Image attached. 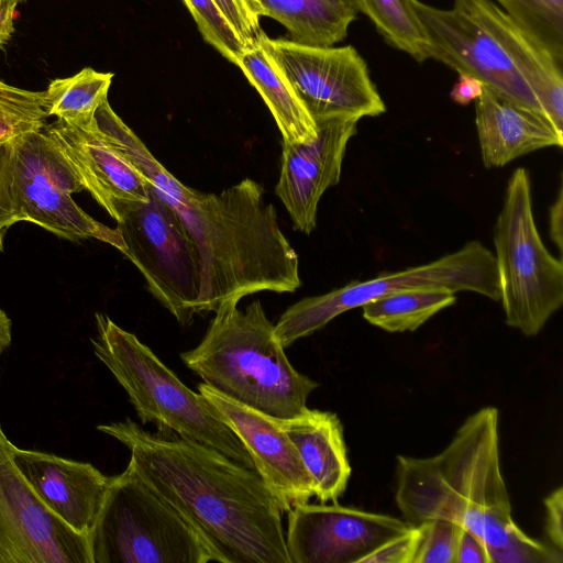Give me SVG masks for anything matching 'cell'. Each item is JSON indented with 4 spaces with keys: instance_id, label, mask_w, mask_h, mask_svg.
<instances>
[{
    "instance_id": "obj_12",
    "label": "cell",
    "mask_w": 563,
    "mask_h": 563,
    "mask_svg": "<svg viewBox=\"0 0 563 563\" xmlns=\"http://www.w3.org/2000/svg\"><path fill=\"white\" fill-rule=\"evenodd\" d=\"M412 3L428 41L429 58L478 79L484 87L511 101L544 113L488 22L482 0H454L451 9H438L419 0Z\"/></svg>"
},
{
    "instance_id": "obj_27",
    "label": "cell",
    "mask_w": 563,
    "mask_h": 563,
    "mask_svg": "<svg viewBox=\"0 0 563 563\" xmlns=\"http://www.w3.org/2000/svg\"><path fill=\"white\" fill-rule=\"evenodd\" d=\"M504 11L563 66V0H498Z\"/></svg>"
},
{
    "instance_id": "obj_4",
    "label": "cell",
    "mask_w": 563,
    "mask_h": 563,
    "mask_svg": "<svg viewBox=\"0 0 563 563\" xmlns=\"http://www.w3.org/2000/svg\"><path fill=\"white\" fill-rule=\"evenodd\" d=\"M239 301L221 302L200 343L180 353L181 361L234 401L276 420L300 416L319 384L290 364L261 301L245 310Z\"/></svg>"
},
{
    "instance_id": "obj_37",
    "label": "cell",
    "mask_w": 563,
    "mask_h": 563,
    "mask_svg": "<svg viewBox=\"0 0 563 563\" xmlns=\"http://www.w3.org/2000/svg\"><path fill=\"white\" fill-rule=\"evenodd\" d=\"M484 90V85L476 78L459 74V78L450 92L451 99L460 104L466 106L477 100Z\"/></svg>"
},
{
    "instance_id": "obj_8",
    "label": "cell",
    "mask_w": 563,
    "mask_h": 563,
    "mask_svg": "<svg viewBox=\"0 0 563 563\" xmlns=\"http://www.w3.org/2000/svg\"><path fill=\"white\" fill-rule=\"evenodd\" d=\"M421 287L473 291L496 301L500 298L494 254L479 241H471L430 263L351 282L330 292L306 297L286 309L274 325V334L286 349L347 310L362 308L391 292Z\"/></svg>"
},
{
    "instance_id": "obj_1",
    "label": "cell",
    "mask_w": 563,
    "mask_h": 563,
    "mask_svg": "<svg viewBox=\"0 0 563 563\" xmlns=\"http://www.w3.org/2000/svg\"><path fill=\"white\" fill-rule=\"evenodd\" d=\"M93 131L148 181L172 207L194 240L201 261L197 312H211L227 299L258 291L292 292L300 285L298 254L252 179L202 194L180 183L112 110L108 100L95 113Z\"/></svg>"
},
{
    "instance_id": "obj_34",
    "label": "cell",
    "mask_w": 563,
    "mask_h": 563,
    "mask_svg": "<svg viewBox=\"0 0 563 563\" xmlns=\"http://www.w3.org/2000/svg\"><path fill=\"white\" fill-rule=\"evenodd\" d=\"M421 536L420 525L388 540L362 560V563H413Z\"/></svg>"
},
{
    "instance_id": "obj_30",
    "label": "cell",
    "mask_w": 563,
    "mask_h": 563,
    "mask_svg": "<svg viewBox=\"0 0 563 563\" xmlns=\"http://www.w3.org/2000/svg\"><path fill=\"white\" fill-rule=\"evenodd\" d=\"M418 525H420L421 536L413 563H456L463 527L443 518Z\"/></svg>"
},
{
    "instance_id": "obj_11",
    "label": "cell",
    "mask_w": 563,
    "mask_h": 563,
    "mask_svg": "<svg viewBox=\"0 0 563 563\" xmlns=\"http://www.w3.org/2000/svg\"><path fill=\"white\" fill-rule=\"evenodd\" d=\"M262 47L291 85L313 120L358 121L386 111L367 65L353 46H314L265 35Z\"/></svg>"
},
{
    "instance_id": "obj_21",
    "label": "cell",
    "mask_w": 563,
    "mask_h": 563,
    "mask_svg": "<svg viewBox=\"0 0 563 563\" xmlns=\"http://www.w3.org/2000/svg\"><path fill=\"white\" fill-rule=\"evenodd\" d=\"M482 7L516 67L534 92L543 112L563 131V66L498 5L490 0H482Z\"/></svg>"
},
{
    "instance_id": "obj_14",
    "label": "cell",
    "mask_w": 563,
    "mask_h": 563,
    "mask_svg": "<svg viewBox=\"0 0 563 563\" xmlns=\"http://www.w3.org/2000/svg\"><path fill=\"white\" fill-rule=\"evenodd\" d=\"M286 549L290 563H362L412 525L388 515L333 503L301 504L288 512Z\"/></svg>"
},
{
    "instance_id": "obj_35",
    "label": "cell",
    "mask_w": 563,
    "mask_h": 563,
    "mask_svg": "<svg viewBox=\"0 0 563 563\" xmlns=\"http://www.w3.org/2000/svg\"><path fill=\"white\" fill-rule=\"evenodd\" d=\"M545 532L551 545L563 552V488L560 486L544 499Z\"/></svg>"
},
{
    "instance_id": "obj_18",
    "label": "cell",
    "mask_w": 563,
    "mask_h": 563,
    "mask_svg": "<svg viewBox=\"0 0 563 563\" xmlns=\"http://www.w3.org/2000/svg\"><path fill=\"white\" fill-rule=\"evenodd\" d=\"M85 190L111 216L122 201H146L150 185L145 177L119 156L93 131L60 120L44 126Z\"/></svg>"
},
{
    "instance_id": "obj_10",
    "label": "cell",
    "mask_w": 563,
    "mask_h": 563,
    "mask_svg": "<svg viewBox=\"0 0 563 563\" xmlns=\"http://www.w3.org/2000/svg\"><path fill=\"white\" fill-rule=\"evenodd\" d=\"M11 142L12 187L20 221L66 240L97 239L125 252L117 229L98 222L74 201L71 195L85 187L44 128Z\"/></svg>"
},
{
    "instance_id": "obj_25",
    "label": "cell",
    "mask_w": 563,
    "mask_h": 563,
    "mask_svg": "<svg viewBox=\"0 0 563 563\" xmlns=\"http://www.w3.org/2000/svg\"><path fill=\"white\" fill-rule=\"evenodd\" d=\"M112 73H100L90 67L67 78H57L45 90L48 117L55 115L67 124L89 130L95 113L108 100Z\"/></svg>"
},
{
    "instance_id": "obj_24",
    "label": "cell",
    "mask_w": 563,
    "mask_h": 563,
    "mask_svg": "<svg viewBox=\"0 0 563 563\" xmlns=\"http://www.w3.org/2000/svg\"><path fill=\"white\" fill-rule=\"evenodd\" d=\"M455 301V292L449 288L421 287L379 297L362 309L364 319L371 324L388 332H406L417 330Z\"/></svg>"
},
{
    "instance_id": "obj_40",
    "label": "cell",
    "mask_w": 563,
    "mask_h": 563,
    "mask_svg": "<svg viewBox=\"0 0 563 563\" xmlns=\"http://www.w3.org/2000/svg\"><path fill=\"white\" fill-rule=\"evenodd\" d=\"M11 343V320L0 308V356Z\"/></svg>"
},
{
    "instance_id": "obj_29",
    "label": "cell",
    "mask_w": 563,
    "mask_h": 563,
    "mask_svg": "<svg viewBox=\"0 0 563 563\" xmlns=\"http://www.w3.org/2000/svg\"><path fill=\"white\" fill-rule=\"evenodd\" d=\"M203 40L238 66L246 49L241 37L213 0H183Z\"/></svg>"
},
{
    "instance_id": "obj_22",
    "label": "cell",
    "mask_w": 563,
    "mask_h": 563,
    "mask_svg": "<svg viewBox=\"0 0 563 563\" xmlns=\"http://www.w3.org/2000/svg\"><path fill=\"white\" fill-rule=\"evenodd\" d=\"M238 67L263 98L283 143H305L317 134V124L289 81L261 44L247 47Z\"/></svg>"
},
{
    "instance_id": "obj_42",
    "label": "cell",
    "mask_w": 563,
    "mask_h": 563,
    "mask_svg": "<svg viewBox=\"0 0 563 563\" xmlns=\"http://www.w3.org/2000/svg\"><path fill=\"white\" fill-rule=\"evenodd\" d=\"M350 4L356 12H358V0H344Z\"/></svg>"
},
{
    "instance_id": "obj_6",
    "label": "cell",
    "mask_w": 563,
    "mask_h": 563,
    "mask_svg": "<svg viewBox=\"0 0 563 563\" xmlns=\"http://www.w3.org/2000/svg\"><path fill=\"white\" fill-rule=\"evenodd\" d=\"M89 545L92 563L219 562L200 533L130 464L112 476Z\"/></svg>"
},
{
    "instance_id": "obj_23",
    "label": "cell",
    "mask_w": 563,
    "mask_h": 563,
    "mask_svg": "<svg viewBox=\"0 0 563 563\" xmlns=\"http://www.w3.org/2000/svg\"><path fill=\"white\" fill-rule=\"evenodd\" d=\"M265 16L283 24L289 40L333 46L346 37L357 12L344 0H256Z\"/></svg>"
},
{
    "instance_id": "obj_31",
    "label": "cell",
    "mask_w": 563,
    "mask_h": 563,
    "mask_svg": "<svg viewBox=\"0 0 563 563\" xmlns=\"http://www.w3.org/2000/svg\"><path fill=\"white\" fill-rule=\"evenodd\" d=\"M232 24L245 47L261 43L266 35L261 27L263 8L256 0H213Z\"/></svg>"
},
{
    "instance_id": "obj_3",
    "label": "cell",
    "mask_w": 563,
    "mask_h": 563,
    "mask_svg": "<svg viewBox=\"0 0 563 563\" xmlns=\"http://www.w3.org/2000/svg\"><path fill=\"white\" fill-rule=\"evenodd\" d=\"M395 500L411 525L449 519L486 548L499 547L517 525L500 468L498 410L471 415L437 455H398Z\"/></svg>"
},
{
    "instance_id": "obj_15",
    "label": "cell",
    "mask_w": 563,
    "mask_h": 563,
    "mask_svg": "<svg viewBox=\"0 0 563 563\" xmlns=\"http://www.w3.org/2000/svg\"><path fill=\"white\" fill-rule=\"evenodd\" d=\"M317 134L309 142L283 143L280 174L275 192L294 228L309 235L317 225V210L324 191L340 181L349 141L357 121L349 118L314 120Z\"/></svg>"
},
{
    "instance_id": "obj_26",
    "label": "cell",
    "mask_w": 563,
    "mask_h": 563,
    "mask_svg": "<svg viewBox=\"0 0 563 563\" xmlns=\"http://www.w3.org/2000/svg\"><path fill=\"white\" fill-rule=\"evenodd\" d=\"M412 1L358 0V11L372 20L386 42L423 62L429 58L428 41Z\"/></svg>"
},
{
    "instance_id": "obj_20",
    "label": "cell",
    "mask_w": 563,
    "mask_h": 563,
    "mask_svg": "<svg viewBox=\"0 0 563 563\" xmlns=\"http://www.w3.org/2000/svg\"><path fill=\"white\" fill-rule=\"evenodd\" d=\"M296 446L313 481L314 496L333 501L343 495L351 475L343 427L334 412L307 408L300 416L277 420Z\"/></svg>"
},
{
    "instance_id": "obj_36",
    "label": "cell",
    "mask_w": 563,
    "mask_h": 563,
    "mask_svg": "<svg viewBox=\"0 0 563 563\" xmlns=\"http://www.w3.org/2000/svg\"><path fill=\"white\" fill-rule=\"evenodd\" d=\"M456 563H489L484 543L465 528L460 538Z\"/></svg>"
},
{
    "instance_id": "obj_9",
    "label": "cell",
    "mask_w": 563,
    "mask_h": 563,
    "mask_svg": "<svg viewBox=\"0 0 563 563\" xmlns=\"http://www.w3.org/2000/svg\"><path fill=\"white\" fill-rule=\"evenodd\" d=\"M110 217L124 241L123 254L140 269L150 292L180 324H189L198 314L201 261L175 210L150 185L146 201H122Z\"/></svg>"
},
{
    "instance_id": "obj_28",
    "label": "cell",
    "mask_w": 563,
    "mask_h": 563,
    "mask_svg": "<svg viewBox=\"0 0 563 563\" xmlns=\"http://www.w3.org/2000/svg\"><path fill=\"white\" fill-rule=\"evenodd\" d=\"M47 118L45 90H26L0 79V143L43 129Z\"/></svg>"
},
{
    "instance_id": "obj_39",
    "label": "cell",
    "mask_w": 563,
    "mask_h": 563,
    "mask_svg": "<svg viewBox=\"0 0 563 563\" xmlns=\"http://www.w3.org/2000/svg\"><path fill=\"white\" fill-rule=\"evenodd\" d=\"M16 7H0V46L3 45L13 33V21Z\"/></svg>"
},
{
    "instance_id": "obj_17",
    "label": "cell",
    "mask_w": 563,
    "mask_h": 563,
    "mask_svg": "<svg viewBox=\"0 0 563 563\" xmlns=\"http://www.w3.org/2000/svg\"><path fill=\"white\" fill-rule=\"evenodd\" d=\"M18 470L42 503L76 532L88 536L102 507L112 476L90 463L12 445Z\"/></svg>"
},
{
    "instance_id": "obj_33",
    "label": "cell",
    "mask_w": 563,
    "mask_h": 563,
    "mask_svg": "<svg viewBox=\"0 0 563 563\" xmlns=\"http://www.w3.org/2000/svg\"><path fill=\"white\" fill-rule=\"evenodd\" d=\"M20 222L12 187V142L0 143V251L7 230Z\"/></svg>"
},
{
    "instance_id": "obj_5",
    "label": "cell",
    "mask_w": 563,
    "mask_h": 563,
    "mask_svg": "<svg viewBox=\"0 0 563 563\" xmlns=\"http://www.w3.org/2000/svg\"><path fill=\"white\" fill-rule=\"evenodd\" d=\"M93 353L126 391L142 423L208 445L255 470L252 457L217 409L189 389L136 335L96 313Z\"/></svg>"
},
{
    "instance_id": "obj_13",
    "label": "cell",
    "mask_w": 563,
    "mask_h": 563,
    "mask_svg": "<svg viewBox=\"0 0 563 563\" xmlns=\"http://www.w3.org/2000/svg\"><path fill=\"white\" fill-rule=\"evenodd\" d=\"M0 426V563H92L89 537L55 516L12 459Z\"/></svg>"
},
{
    "instance_id": "obj_32",
    "label": "cell",
    "mask_w": 563,
    "mask_h": 563,
    "mask_svg": "<svg viewBox=\"0 0 563 563\" xmlns=\"http://www.w3.org/2000/svg\"><path fill=\"white\" fill-rule=\"evenodd\" d=\"M563 552L544 545L520 530L490 556V563H562Z\"/></svg>"
},
{
    "instance_id": "obj_7",
    "label": "cell",
    "mask_w": 563,
    "mask_h": 563,
    "mask_svg": "<svg viewBox=\"0 0 563 563\" xmlns=\"http://www.w3.org/2000/svg\"><path fill=\"white\" fill-rule=\"evenodd\" d=\"M493 239L506 323L527 336L536 335L563 303V265L539 234L523 167L508 180Z\"/></svg>"
},
{
    "instance_id": "obj_2",
    "label": "cell",
    "mask_w": 563,
    "mask_h": 563,
    "mask_svg": "<svg viewBox=\"0 0 563 563\" xmlns=\"http://www.w3.org/2000/svg\"><path fill=\"white\" fill-rule=\"evenodd\" d=\"M97 429L122 444L141 479L205 539L220 563H290L282 509L260 474L172 431L131 418Z\"/></svg>"
},
{
    "instance_id": "obj_38",
    "label": "cell",
    "mask_w": 563,
    "mask_h": 563,
    "mask_svg": "<svg viewBox=\"0 0 563 563\" xmlns=\"http://www.w3.org/2000/svg\"><path fill=\"white\" fill-rule=\"evenodd\" d=\"M563 194L560 187L556 200L550 208L549 212V228L550 238L558 246L559 252L563 249Z\"/></svg>"
},
{
    "instance_id": "obj_19",
    "label": "cell",
    "mask_w": 563,
    "mask_h": 563,
    "mask_svg": "<svg viewBox=\"0 0 563 563\" xmlns=\"http://www.w3.org/2000/svg\"><path fill=\"white\" fill-rule=\"evenodd\" d=\"M475 124L485 167H503L531 152L563 145V131L542 112L484 87L476 100Z\"/></svg>"
},
{
    "instance_id": "obj_41",
    "label": "cell",
    "mask_w": 563,
    "mask_h": 563,
    "mask_svg": "<svg viewBox=\"0 0 563 563\" xmlns=\"http://www.w3.org/2000/svg\"><path fill=\"white\" fill-rule=\"evenodd\" d=\"M25 0H0V7H16Z\"/></svg>"
},
{
    "instance_id": "obj_16",
    "label": "cell",
    "mask_w": 563,
    "mask_h": 563,
    "mask_svg": "<svg viewBox=\"0 0 563 563\" xmlns=\"http://www.w3.org/2000/svg\"><path fill=\"white\" fill-rule=\"evenodd\" d=\"M198 390L242 441L283 512L314 496L312 477L276 419L228 398L206 383H200Z\"/></svg>"
}]
</instances>
